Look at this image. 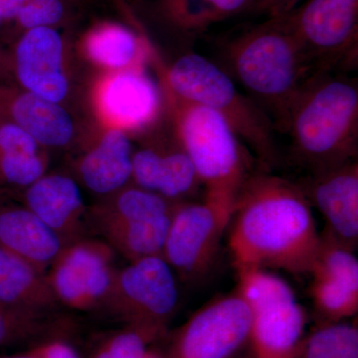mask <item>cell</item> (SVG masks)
<instances>
[{
    "mask_svg": "<svg viewBox=\"0 0 358 358\" xmlns=\"http://www.w3.org/2000/svg\"><path fill=\"white\" fill-rule=\"evenodd\" d=\"M229 226L228 245L236 270L310 273L320 235L312 204L298 183L262 169L252 173L238 192Z\"/></svg>",
    "mask_w": 358,
    "mask_h": 358,
    "instance_id": "obj_1",
    "label": "cell"
},
{
    "mask_svg": "<svg viewBox=\"0 0 358 358\" xmlns=\"http://www.w3.org/2000/svg\"><path fill=\"white\" fill-rule=\"evenodd\" d=\"M225 71L284 133L289 110L315 74L284 16L232 33L221 45Z\"/></svg>",
    "mask_w": 358,
    "mask_h": 358,
    "instance_id": "obj_2",
    "label": "cell"
},
{
    "mask_svg": "<svg viewBox=\"0 0 358 358\" xmlns=\"http://www.w3.org/2000/svg\"><path fill=\"white\" fill-rule=\"evenodd\" d=\"M284 134L294 162L308 174L357 159V80L341 72L313 74L292 105Z\"/></svg>",
    "mask_w": 358,
    "mask_h": 358,
    "instance_id": "obj_3",
    "label": "cell"
},
{
    "mask_svg": "<svg viewBox=\"0 0 358 358\" xmlns=\"http://www.w3.org/2000/svg\"><path fill=\"white\" fill-rule=\"evenodd\" d=\"M150 63L157 81L174 95L218 113L244 147L253 152L262 171H271L279 162L274 122L262 108L243 95L219 65L193 52L166 65L155 47Z\"/></svg>",
    "mask_w": 358,
    "mask_h": 358,
    "instance_id": "obj_4",
    "label": "cell"
},
{
    "mask_svg": "<svg viewBox=\"0 0 358 358\" xmlns=\"http://www.w3.org/2000/svg\"><path fill=\"white\" fill-rule=\"evenodd\" d=\"M159 84L176 141L192 160L203 197L234 208L238 192L252 173L246 148L215 110L183 100Z\"/></svg>",
    "mask_w": 358,
    "mask_h": 358,
    "instance_id": "obj_5",
    "label": "cell"
},
{
    "mask_svg": "<svg viewBox=\"0 0 358 358\" xmlns=\"http://www.w3.org/2000/svg\"><path fill=\"white\" fill-rule=\"evenodd\" d=\"M237 274L236 289L251 310L249 346L254 357L291 358L308 320L293 289L263 268H241Z\"/></svg>",
    "mask_w": 358,
    "mask_h": 358,
    "instance_id": "obj_6",
    "label": "cell"
},
{
    "mask_svg": "<svg viewBox=\"0 0 358 358\" xmlns=\"http://www.w3.org/2000/svg\"><path fill=\"white\" fill-rule=\"evenodd\" d=\"M178 278L162 256L131 261L117 268L106 310L124 326L166 338L167 327L178 310Z\"/></svg>",
    "mask_w": 358,
    "mask_h": 358,
    "instance_id": "obj_7",
    "label": "cell"
},
{
    "mask_svg": "<svg viewBox=\"0 0 358 358\" xmlns=\"http://www.w3.org/2000/svg\"><path fill=\"white\" fill-rule=\"evenodd\" d=\"M315 73L357 64L358 0H305L282 15Z\"/></svg>",
    "mask_w": 358,
    "mask_h": 358,
    "instance_id": "obj_8",
    "label": "cell"
},
{
    "mask_svg": "<svg viewBox=\"0 0 358 358\" xmlns=\"http://www.w3.org/2000/svg\"><path fill=\"white\" fill-rule=\"evenodd\" d=\"M232 212V207L206 197L174 205L162 256L178 279L194 282L210 271Z\"/></svg>",
    "mask_w": 358,
    "mask_h": 358,
    "instance_id": "obj_9",
    "label": "cell"
},
{
    "mask_svg": "<svg viewBox=\"0 0 358 358\" xmlns=\"http://www.w3.org/2000/svg\"><path fill=\"white\" fill-rule=\"evenodd\" d=\"M252 313L237 289L193 313L171 336L159 358H229L249 345Z\"/></svg>",
    "mask_w": 358,
    "mask_h": 358,
    "instance_id": "obj_10",
    "label": "cell"
},
{
    "mask_svg": "<svg viewBox=\"0 0 358 358\" xmlns=\"http://www.w3.org/2000/svg\"><path fill=\"white\" fill-rule=\"evenodd\" d=\"M88 100L100 131L114 129L129 136L154 127L166 110L159 82L145 67L96 73Z\"/></svg>",
    "mask_w": 358,
    "mask_h": 358,
    "instance_id": "obj_11",
    "label": "cell"
},
{
    "mask_svg": "<svg viewBox=\"0 0 358 358\" xmlns=\"http://www.w3.org/2000/svg\"><path fill=\"white\" fill-rule=\"evenodd\" d=\"M115 257L114 250L98 237L65 245L46 272L58 305L79 312L102 310L117 274Z\"/></svg>",
    "mask_w": 358,
    "mask_h": 358,
    "instance_id": "obj_12",
    "label": "cell"
},
{
    "mask_svg": "<svg viewBox=\"0 0 358 358\" xmlns=\"http://www.w3.org/2000/svg\"><path fill=\"white\" fill-rule=\"evenodd\" d=\"M72 49L69 38L56 28L23 32L9 51L13 84L66 106L73 88Z\"/></svg>",
    "mask_w": 358,
    "mask_h": 358,
    "instance_id": "obj_13",
    "label": "cell"
},
{
    "mask_svg": "<svg viewBox=\"0 0 358 358\" xmlns=\"http://www.w3.org/2000/svg\"><path fill=\"white\" fill-rule=\"evenodd\" d=\"M308 274L317 324L341 322L358 310V260L353 250L327 232L320 234L319 251Z\"/></svg>",
    "mask_w": 358,
    "mask_h": 358,
    "instance_id": "obj_14",
    "label": "cell"
},
{
    "mask_svg": "<svg viewBox=\"0 0 358 358\" xmlns=\"http://www.w3.org/2000/svg\"><path fill=\"white\" fill-rule=\"evenodd\" d=\"M326 219L324 232L350 249L358 241V162L308 174L298 183Z\"/></svg>",
    "mask_w": 358,
    "mask_h": 358,
    "instance_id": "obj_15",
    "label": "cell"
},
{
    "mask_svg": "<svg viewBox=\"0 0 358 358\" xmlns=\"http://www.w3.org/2000/svg\"><path fill=\"white\" fill-rule=\"evenodd\" d=\"M22 204L66 245L87 236L88 211L81 185L74 176L46 173L22 192Z\"/></svg>",
    "mask_w": 358,
    "mask_h": 358,
    "instance_id": "obj_16",
    "label": "cell"
},
{
    "mask_svg": "<svg viewBox=\"0 0 358 358\" xmlns=\"http://www.w3.org/2000/svg\"><path fill=\"white\" fill-rule=\"evenodd\" d=\"M0 117L25 129L48 152L67 148L76 141V122L66 106L15 84L0 82Z\"/></svg>",
    "mask_w": 358,
    "mask_h": 358,
    "instance_id": "obj_17",
    "label": "cell"
},
{
    "mask_svg": "<svg viewBox=\"0 0 358 358\" xmlns=\"http://www.w3.org/2000/svg\"><path fill=\"white\" fill-rule=\"evenodd\" d=\"M155 46L145 30L127 23L99 20L89 26L78 39L76 50L96 73L145 67Z\"/></svg>",
    "mask_w": 358,
    "mask_h": 358,
    "instance_id": "obj_18",
    "label": "cell"
},
{
    "mask_svg": "<svg viewBox=\"0 0 358 358\" xmlns=\"http://www.w3.org/2000/svg\"><path fill=\"white\" fill-rule=\"evenodd\" d=\"M131 138L121 131H100L73 162V176L81 187L102 199L131 183Z\"/></svg>",
    "mask_w": 358,
    "mask_h": 358,
    "instance_id": "obj_19",
    "label": "cell"
},
{
    "mask_svg": "<svg viewBox=\"0 0 358 358\" xmlns=\"http://www.w3.org/2000/svg\"><path fill=\"white\" fill-rule=\"evenodd\" d=\"M131 183L171 202L192 200L202 186L192 160L178 141L169 148L148 145L134 150Z\"/></svg>",
    "mask_w": 358,
    "mask_h": 358,
    "instance_id": "obj_20",
    "label": "cell"
},
{
    "mask_svg": "<svg viewBox=\"0 0 358 358\" xmlns=\"http://www.w3.org/2000/svg\"><path fill=\"white\" fill-rule=\"evenodd\" d=\"M64 241L23 204H0V246L46 274Z\"/></svg>",
    "mask_w": 358,
    "mask_h": 358,
    "instance_id": "obj_21",
    "label": "cell"
},
{
    "mask_svg": "<svg viewBox=\"0 0 358 358\" xmlns=\"http://www.w3.org/2000/svg\"><path fill=\"white\" fill-rule=\"evenodd\" d=\"M49 152L17 124L0 117V190H23L48 173Z\"/></svg>",
    "mask_w": 358,
    "mask_h": 358,
    "instance_id": "obj_22",
    "label": "cell"
},
{
    "mask_svg": "<svg viewBox=\"0 0 358 358\" xmlns=\"http://www.w3.org/2000/svg\"><path fill=\"white\" fill-rule=\"evenodd\" d=\"M57 306L46 274L0 246V307L49 313Z\"/></svg>",
    "mask_w": 358,
    "mask_h": 358,
    "instance_id": "obj_23",
    "label": "cell"
},
{
    "mask_svg": "<svg viewBox=\"0 0 358 358\" xmlns=\"http://www.w3.org/2000/svg\"><path fill=\"white\" fill-rule=\"evenodd\" d=\"M176 203L129 183L89 206V230L96 234L120 224L169 215Z\"/></svg>",
    "mask_w": 358,
    "mask_h": 358,
    "instance_id": "obj_24",
    "label": "cell"
},
{
    "mask_svg": "<svg viewBox=\"0 0 358 358\" xmlns=\"http://www.w3.org/2000/svg\"><path fill=\"white\" fill-rule=\"evenodd\" d=\"M258 0H157L160 18L182 34L196 36L221 21L253 11Z\"/></svg>",
    "mask_w": 358,
    "mask_h": 358,
    "instance_id": "obj_25",
    "label": "cell"
},
{
    "mask_svg": "<svg viewBox=\"0 0 358 358\" xmlns=\"http://www.w3.org/2000/svg\"><path fill=\"white\" fill-rule=\"evenodd\" d=\"M171 214L112 226L96 235L128 262L162 256Z\"/></svg>",
    "mask_w": 358,
    "mask_h": 358,
    "instance_id": "obj_26",
    "label": "cell"
},
{
    "mask_svg": "<svg viewBox=\"0 0 358 358\" xmlns=\"http://www.w3.org/2000/svg\"><path fill=\"white\" fill-rule=\"evenodd\" d=\"M291 358H358L357 322L317 324L303 336Z\"/></svg>",
    "mask_w": 358,
    "mask_h": 358,
    "instance_id": "obj_27",
    "label": "cell"
},
{
    "mask_svg": "<svg viewBox=\"0 0 358 358\" xmlns=\"http://www.w3.org/2000/svg\"><path fill=\"white\" fill-rule=\"evenodd\" d=\"M76 14L75 0H32L11 22L16 37L28 30L56 28L69 24Z\"/></svg>",
    "mask_w": 358,
    "mask_h": 358,
    "instance_id": "obj_28",
    "label": "cell"
},
{
    "mask_svg": "<svg viewBox=\"0 0 358 358\" xmlns=\"http://www.w3.org/2000/svg\"><path fill=\"white\" fill-rule=\"evenodd\" d=\"M48 315L0 307V348L30 343L49 336L54 324Z\"/></svg>",
    "mask_w": 358,
    "mask_h": 358,
    "instance_id": "obj_29",
    "label": "cell"
},
{
    "mask_svg": "<svg viewBox=\"0 0 358 358\" xmlns=\"http://www.w3.org/2000/svg\"><path fill=\"white\" fill-rule=\"evenodd\" d=\"M157 341L154 336L141 329L124 326L106 336L91 358H147L150 346Z\"/></svg>",
    "mask_w": 358,
    "mask_h": 358,
    "instance_id": "obj_30",
    "label": "cell"
},
{
    "mask_svg": "<svg viewBox=\"0 0 358 358\" xmlns=\"http://www.w3.org/2000/svg\"><path fill=\"white\" fill-rule=\"evenodd\" d=\"M35 348L40 358H80L72 345L58 338L48 339Z\"/></svg>",
    "mask_w": 358,
    "mask_h": 358,
    "instance_id": "obj_31",
    "label": "cell"
},
{
    "mask_svg": "<svg viewBox=\"0 0 358 358\" xmlns=\"http://www.w3.org/2000/svg\"><path fill=\"white\" fill-rule=\"evenodd\" d=\"M303 0H258L253 13H264L268 17H279L291 13Z\"/></svg>",
    "mask_w": 358,
    "mask_h": 358,
    "instance_id": "obj_32",
    "label": "cell"
},
{
    "mask_svg": "<svg viewBox=\"0 0 358 358\" xmlns=\"http://www.w3.org/2000/svg\"><path fill=\"white\" fill-rule=\"evenodd\" d=\"M32 0H0V20L11 22L23 7Z\"/></svg>",
    "mask_w": 358,
    "mask_h": 358,
    "instance_id": "obj_33",
    "label": "cell"
},
{
    "mask_svg": "<svg viewBox=\"0 0 358 358\" xmlns=\"http://www.w3.org/2000/svg\"><path fill=\"white\" fill-rule=\"evenodd\" d=\"M113 3L115 8L122 14L124 20H126L127 24L131 26L136 30H143V26L141 25L138 17L134 15V11L131 10V7L129 6V0H112Z\"/></svg>",
    "mask_w": 358,
    "mask_h": 358,
    "instance_id": "obj_34",
    "label": "cell"
},
{
    "mask_svg": "<svg viewBox=\"0 0 358 358\" xmlns=\"http://www.w3.org/2000/svg\"><path fill=\"white\" fill-rule=\"evenodd\" d=\"M0 82L13 83V71H11L10 54L0 47Z\"/></svg>",
    "mask_w": 358,
    "mask_h": 358,
    "instance_id": "obj_35",
    "label": "cell"
},
{
    "mask_svg": "<svg viewBox=\"0 0 358 358\" xmlns=\"http://www.w3.org/2000/svg\"><path fill=\"white\" fill-rule=\"evenodd\" d=\"M0 358H40L38 352H37L36 348H33L32 350H27V352L15 353V355H0Z\"/></svg>",
    "mask_w": 358,
    "mask_h": 358,
    "instance_id": "obj_36",
    "label": "cell"
},
{
    "mask_svg": "<svg viewBox=\"0 0 358 358\" xmlns=\"http://www.w3.org/2000/svg\"><path fill=\"white\" fill-rule=\"evenodd\" d=\"M229 358H255V357H254V353L252 352V350L250 348L248 345L246 348H244L243 350L235 353L234 355H232V357Z\"/></svg>",
    "mask_w": 358,
    "mask_h": 358,
    "instance_id": "obj_37",
    "label": "cell"
},
{
    "mask_svg": "<svg viewBox=\"0 0 358 358\" xmlns=\"http://www.w3.org/2000/svg\"><path fill=\"white\" fill-rule=\"evenodd\" d=\"M1 23H2V22H1V20H0V24H1Z\"/></svg>",
    "mask_w": 358,
    "mask_h": 358,
    "instance_id": "obj_38",
    "label": "cell"
},
{
    "mask_svg": "<svg viewBox=\"0 0 358 358\" xmlns=\"http://www.w3.org/2000/svg\"><path fill=\"white\" fill-rule=\"evenodd\" d=\"M0 192H1V190H0Z\"/></svg>",
    "mask_w": 358,
    "mask_h": 358,
    "instance_id": "obj_39",
    "label": "cell"
}]
</instances>
